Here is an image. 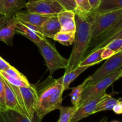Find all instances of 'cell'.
Returning <instances> with one entry per match:
<instances>
[{"instance_id":"5","label":"cell","mask_w":122,"mask_h":122,"mask_svg":"<svg viewBox=\"0 0 122 122\" xmlns=\"http://www.w3.org/2000/svg\"><path fill=\"white\" fill-rule=\"evenodd\" d=\"M93 13L94 19L89 46L91 45L92 43L99 36L101 35L114 25L119 17L122 13V9L107 13Z\"/></svg>"},{"instance_id":"8","label":"cell","mask_w":122,"mask_h":122,"mask_svg":"<svg viewBox=\"0 0 122 122\" xmlns=\"http://www.w3.org/2000/svg\"><path fill=\"white\" fill-rule=\"evenodd\" d=\"M26 10L44 15H57L64 8L57 0H32L27 2Z\"/></svg>"},{"instance_id":"34","label":"cell","mask_w":122,"mask_h":122,"mask_svg":"<svg viewBox=\"0 0 122 122\" xmlns=\"http://www.w3.org/2000/svg\"><path fill=\"white\" fill-rule=\"evenodd\" d=\"M112 110L117 114H122V105L120 102L117 103L115 106L113 107Z\"/></svg>"},{"instance_id":"4","label":"cell","mask_w":122,"mask_h":122,"mask_svg":"<svg viewBox=\"0 0 122 122\" xmlns=\"http://www.w3.org/2000/svg\"><path fill=\"white\" fill-rule=\"evenodd\" d=\"M11 85L21 108L27 114L29 119L34 120L37 102V92L34 85L29 87Z\"/></svg>"},{"instance_id":"1","label":"cell","mask_w":122,"mask_h":122,"mask_svg":"<svg viewBox=\"0 0 122 122\" xmlns=\"http://www.w3.org/2000/svg\"><path fill=\"white\" fill-rule=\"evenodd\" d=\"M34 85L37 92L35 114L41 121L46 114L61 106L64 91L60 78L55 79L51 76L40 84Z\"/></svg>"},{"instance_id":"11","label":"cell","mask_w":122,"mask_h":122,"mask_svg":"<svg viewBox=\"0 0 122 122\" xmlns=\"http://www.w3.org/2000/svg\"><path fill=\"white\" fill-rule=\"evenodd\" d=\"M15 33L24 36L34 44H36L42 39L46 38L41 32L40 27L20 22L17 20L16 22Z\"/></svg>"},{"instance_id":"17","label":"cell","mask_w":122,"mask_h":122,"mask_svg":"<svg viewBox=\"0 0 122 122\" xmlns=\"http://www.w3.org/2000/svg\"><path fill=\"white\" fill-rule=\"evenodd\" d=\"M61 30L76 32V22L74 11L64 10L57 14Z\"/></svg>"},{"instance_id":"23","label":"cell","mask_w":122,"mask_h":122,"mask_svg":"<svg viewBox=\"0 0 122 122\" xmlns=\"http://www.w3.org/2000/svg\"><path fill=\"white\" fill-rule=\"evenodd\" d=\"M119 102L118 99L114 98L111 95L107 94L104 98L98 104L94 112V114L102 111L112 110L113 107Z\"/></svg>"},{"instance_id":"26","label":"cell","mask_w":122,"mask_h":122,"mask_svg":"<svg viewBox=\"0 0 122 122\" xmlns=\"http://www.w3.org/2000/svg\"><path fill=\"white\" fill-rule=\"evenodd\" d=\"M79 107V106L69 107L60 106L58 108L60 110V117L57 122H70Z\"/></svg>"},{"instance_id":"24","label":"cell","mask_w":122,"mask_h":122,"mask_svg":"<svg viewBox=\"0 0 122 122\" xmlns=\"http://www.w3.org/2000/svg\"><path fill=\"white\" fill-rule=\"evenodd\" d=\"M89 80V76L88 78L86 79L81 85L76 87H73V88H71V92L70 94V97H71V101L73 106H79L81 100H82V95H83V92L84 91L86 85Z\"/></svg>"},{"instance_id":"32","label":"cell","mask_w":122,"mask_h":122,"mask_svg":"<svg viewBox=\"0 0 122 122\" xmlns=\"http://www.w3.org/2000/svg\"><path fill=\"white\" fill-rule=\"evenodd\" d=\"M101 0H89L92 13H95L101 3Z\"/></svg>"},{"instance_id":"37","label":"cell","mask_w":122,"mask_h":122,"mask_svg":"<svg viewBox=\"0 0 122 122\" xmlns=\"http://www.w3.org/2000/svg\"><path fill=\"white\" fill-rule=\"evenodd\" d=\"M119 122V121H113V122Z\"/></svg>"},{"instance_id":"22","label":"cell","mask_w":122,"mask_h":122,"mask_svg":"<svg viewBox=\"0 0 122 122\" xmlns=\"http://www.w3.org/2000/svg\"><path fill=\"white\" fill-rule=\"evenodd\" d=\"M102 50H103V48H98L95 51L91 52L89 54H88L86 57H85L81 61L79 66H89L91 67L103 61L104 60L101 57Z\"/></svg>"},{"instance_id":"2","label":"cell","mask_w":122,"mask_h":122,"mask_svg":"<svg viewBox=\"0 0 122 122\" xmlns=\"http://www.w3.org/2000/svg\"><path fill=\"white\" fill-rule=\"evenodd\" d=\"M76 31L74 46L68 59L65 73L69 72L77 67L84 58L91 41L92 27L93 25L94 13L89 14H75Z\"/></svg>"},{"instance_id":"35","label":"cell","mask_w":122,"mask_h":122,"mask_svg":"<svg viewBox=\"0 0 122 122\" xmlns=\"http://www.w3.org/2000/svg\"><path fill=\"white\" fill-rule=\"evenodd\" d=\"M107 118L106 117H104L102 118V119H101V120L99 122H107Z\"/></svg>"},{"instance_id":"15","label":"cell","mask_w":122,"mask_h":122,"mask_svg":"<svg viewBox=\"0 0 122 122\" xmlns=\"http://www.w3.org/2000/svg\"><path fill=\"white\" fill-rule=\"evenodd\" d=\"M26 0H2L0 15L15 16L22 8H26Z\"/></svg>"},{"instance_id":"3","label":"cell","mask_w":122,"mask_h":122,"mask_svg":"<svg viewBox=\"0 0 122 122\" xmlns=\"http://www.w3.org/2000/svg\"><path fill=\"white\" fill-rule=\"evenodd\" d=\"M35 45L38 46L41 54L44 57L47 70L50 72L49 76H52L54 73L58 69H65L67 67L68 59L63 57L54 45L51 44L46 38L42 39Z\"/></svg>"},{"instance_id":"36","label":"cell","mask_w":122,"mask_h":122,"mask_svg":"<svg viewBox=\"0 0 122 122\" xmlns=\"http://www.w3.org/2000/svg\"><path fill=\"white\" fill-rule=\"evenodd\" d=\"M118 100H119V102H121V101H122V98H120L119 99H118Z\"/></svg>"},{"instance_id":"28","label":"cell","mask_w":122,"mask_h":122,"mask_svg":"<svg viewBox=\"0 0 122 122\" xmlns=\"http://www.w3.org/2000/svg\"><path fill=\"white\" fill-rule=\"evenodd\" d=\"M104 47L116 54L122 50V38H116L111 41Z\"/></svg>"},{"instance_id":"14","label":"cell","mask_w":122,"mask_h":122,"mask_svg":"<svg viewBox=\"0 0 122 122\" xmlns=\"http://www.w3.org/2000/svg\"><path fill=\"white\" fill-rule=\"evenodd\" d=\"M3 79L5 89V101L6 107H7V109L15 111V112L28 117L26 113L24 112L23 110L21 108L20 106L19 105L17 98L16 94H15L14 89L12 88L11 85L4 77Z\"/></svg>"},{"instance_id":"25","label":"cell","mask_w":122,"mask_h":122,"mask_svg":"<svg viewBox=\"0 0 122 122\" xmlns=\"http://www.w3.org/2000/svg\"><path fill=\"white\" fill-rule=\"evenodd\" d=\"M76 32L60 30L57 33L53 39L63 45H71L74 43Z\"/></svg>"},{"instance_id":"7","label":"cell","mask_w":122,"mask_h":122,"mask_svg":"<svg viewBox=\"0 0 122 122\" xmlns=\"http://www.w3.org/2000/svg\"><path fill=\"white\" fill-rule=\"evenodd\" d=\"M106 60L94 73L89 76V80L86 86L95 84L104 77L122 68V50Z\"/></svg>"},{"instance_id":"40","label":"cell","mask_w":122,"mask_h":122,"mask_svg":"<svg viewBox=\"0 0 122 122\" xmlns=\"http://www.w3.org/2000/svg\"><path fill=\"white\" fill-rule=\"evenodd\" d=\"M29 1H32V0H29Z\"/></svg>"},{"instance_id":"38","label":"cell","mask_w":122,"mask_h":122,"mask_svg":"<svg viewBox=\"0 0 122 122\" xmlns=\"http://www.w3.org/2000/svg\"><path fill=\"white\" fill-rule=\"evenodd\" d=\"M1 2H2V0H0V5H1Z\"/></svg>"},{"instance_id":"9","label":"cell","mask_w":122,"mask_h":122,"mask_svg":"<svg viewBox=\"0 0 122 122\" xmlns=\"http://www.w3.org/2000/svg\"><path fill=\"white\" fill-rule=\"evenodd\" d=\"M16 22L15 16L1 15L0 17V41L4 42L9 46L13 45Z\"/></svg>"},{"instance_id":"18","label":"cell","mask_w":122,"mask_h":122,"mask_svg":"<svg viewBox=\"0 0 122 122\" xmlns=\"http://www.w3.org/2000/svg\"><path fill=\"white\" fill-rule=\"evenodd\" d=\"M40 30L45 37L53 39L54 36L61 30V26L57 15H51L45 20L40 26Z\"/></svg>"},{"instance_id":"29","label":"cell","mask_w":122,"mask_h":122,"mask_svg":"<svg viewBox=\"0 0 122 122\" xmlns=\"http://www.w3.org/2000/svg\"><path fill=\"white\" fill-rule=\"evenodd\" d=\"M5 101L4 83L2 76L0 74V113L7 110Z\"/></svg>"},{"instance_id":"39","label":"cell","mask_w":122,"mask_h":122,"mask_svg":"<svg viewBox=\"0 0 122 122\" xmlns=\"http://www.w3.org/2000/svg\"><path fill=\"white\" fill-rule=\"evenodd\" d=\"M120 102V103H121V104L122 105V101H121V102Z\"/></svg>"},{"instance_id":"27","label":"cell","mask_w":122,"mask_h":122,"mask_svg":"<svg viewBox=\"0 0 122 122\" xmlns=\"http://www.w3.org/2000/svg\"><path fill=\"white\" fill-rule=\"evenodd\" d=\"M76 8L74 12L75 14H89L92 13L89 0H75Z\"/></svg>"},{"instance_id":"21","label":"cell","mask_w":122,"mask_h":122,"mask_svg":"<svg viewBox=\"0 0 122 122\" xmlns=\"http://www.w3.org/2000/svg\"><path fill=\"white\" fill-rule=\"evenodd\" d=\"M121 9H122V0H101L95 13H107Z\"/></svg>"},{"instance_id":"41","label":"cell","mask_w":122,"mask_h":122,"mask_svg":"<svg viewBox=\"0 0 122 122\" xmlns=\"http://www.w3.org/2000/svg\"></svg>"},{"instance_id":"20","label":"cell","mask_w":122,"mask_h":122,"mask_svg":"<svg viewBox=\"0 0 122 122\" xmlns=\"http://www.w3.org/2000/svg\"><path fill=\"white\" fill-rule=\"evenodd\" d=\"M0 122H33V120L15 111L8 109L0 113Z\"/></svg>"},{"instance_id":"33","label":"cell","mask_w":122,"mask_h":122,"mask_svg":"<svg viewBox=\"0 0 122 122\" xmlns=\"http://www.w3.org/2000/svg\"><path fill=\"white\" fill-rule=\"evenodd\" d=\"M10 66L11 65L8 63V62L6 61L4 59H3V58L0 56V71H5V70H7Z\"/></svg>"},{"instance_id":"19","label":"cell","mask_w":122,"mask_h":122,"mask_svg":"<svg viewBox=\"0 0 122 122\" xmlns=\"http://www.w3.org/2000/svg\"><path fill=\"white\" fill-rule=\"evenodd\" d=\"M89 67H90V66H78L73 70H71L67 73H64L63 76L60 77L64 91L68 90L70 89L69 86H70V83L73 82L81 74H82L83 71L87 70Z\"/></svg>"},{"instance_id":"12","label":"cell","mask_w":122,"mask_h":122,"mask_svg":"<svg viewBox=\"0 0 122 122\" xmlns=\"http://www.w3.org/2000/svg\"><path fill=\"white\" fill-rule=\"evenodd\" d=\"M122 29V13L120 14V16L119 17L117 21H116L115 23L114 24L112 27L104 32L102 34L99 36L92 43L91 45H89L88 47V50H87L86 52L85 55V57H86L88 54L91 53V52H93V51H95L96 50L98 49L100 47L101 45L103 44L104 42L106 41L107 39H109L111 36L115 34L116 32L120 30V29ZM84 57V58H85Z\"/></svg>"},{"instance_id":"13","label":"cell","mask_w":122,"mask_h":122,"mask_svg":"<svg viewBox=\"0 0 122 122\" xmlns=\"http://www.w3.org/2000/svg\"><path fill=\"white\" fill-rule=\"evenodd\" d=\"M0 74L7 82L13 85L23 87L31 86L26 76L12 66H10L5 71H0Z\"/></svg>"},{"instance_id":"6","label":"cell","mask_w":122,"mask_h":122,"mask_svg":"<svg viewBox=\"0 0 122 122\" xmlns=\"http://www.w3.org/2000/svg\"><path fill=\"white\" fill-rule=\"evenodd\" d=\"M122 68L104 77L95 84L86 86L83 92L82 100L79 106H80L91 98L106 92V90L108 87L110 86L114 82L122 77Z\"/></svg>"},{"instance_id":"16","label":"cell","mask_w":122,"mask_h":122,"mask_svg":"<svg viewBox=\"0 0 122 122\" xmlns=\"http://www.w3.org/2000/svg\"><path fill=\"white\" fill-rule=\"evenodd\" d=\"M50 17L48 15H41L38 13H31L27 10L23 11H20L15 15V18L17 21L38 27L41 26L43 23Z\"/></svg>"},{"instance_id":"30","label":"cell","mask_w":122,"mask_h":122,"mask_svg":"<svg viewBox=\"0 0 122 122\" xmlns=\"http://www.w3.org/2000/svg\"><path fill=\"white\" fill-rule=\"evenodd\" d=\"M65 10L75 11L76 8L75 0H57Z\"/></svg>"},{"instance_id":"10","label":"cell","mask_w":122,"mask_h":122,"mask_svg":"<svg viewBox=\"0 0 122 122\" xmlns=\"http://www.w3.org/2000/svg\"><path fill=\"white\" fill-rule=\"evenodd\" d=\"M106 92L98 94L81 104L75 113L70 122H79L84 118L94 114V112L98 104L104 98Z\"/></svg>"},{"instance_id":"31","label":"cell","mask_w":122,"mask_h":122,"mask_svg":"<svg viewBox=\"0 0 122 122\" xmlns=\"http://www.w3.org/2000/svg\"><path fill=\"white\" fill-rule=\"evenodd\" d=\"M116 38H122V29H120L119 31H118L117 32H116L115 34L113 35L112 36H111L109 39H107V40L105 42H104L103 44H102V45L100 46V47L99 48L104 47V46H106V45H107L108 43H109L111 41L113 40V39H116Z\"/></svg>"}]
</instances>
